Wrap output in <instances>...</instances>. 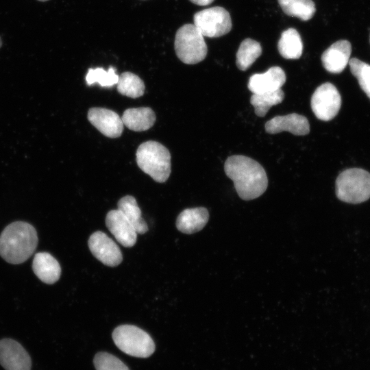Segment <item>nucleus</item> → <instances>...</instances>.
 <instances>
[{"label":"nucleus","mask_w":370,"mask_h":370,"mask_svg":"<svg viewBox=\"0 0 370 370\" xmlns=\"http://www.w3.org/2000/svg\"><path fill=\"white\" fill-rule=\"evenodd\" d=\"M106 224L116 240L123 247H131L135 245L137 232L119 210H112L108 212Z\"/></svg>","instance_id":"nucleus-12"},{"label":"nucleus","mask_w":370,"mask_h":370,"mask_svg":"<svg viewBox=\"0 0 370 370\" xmlns=\"http://www.w3.org/2000/svg\"><path fill=\"white\" fill-rule=\"evenodd\" d=\"M90 123L101 134L109 138L119 137L123 130V123L119 115L104 108H92L87 115Z\"/></svg>","instance_id":"nucleus-11"},{"label":"nucleus","mask_w":370,"mask_h":370,"mask_svg":"<svg viewBox=\"0 0 370 370\" xmlns=\"http://www.w3.org/2000/svg\"><path fill=\"white\" fill-rule=\"evenodd\" d=\"M119 77V76L112 66H110L108 71L102 68L89 69L86 76V81L89 86L97 83L102 87H111L117 84Z\"/></svg>","instance_id":"nucleus-25"},{"label":"nucleus","mask_w":370,"mask_h":370,"mask_svg":"<svg viewBox=\"0 0 370 370\" xmlns=\"http://www.w3.org/2000/svg\"><path fill=\"white\" fill-rule=\"evenodd\" d=\"M194 25L204 36L217 38L227 34L232 29L229 12L223 8L216 6L202 10L195 14Z\"/></svg>","instance_id":"nucleus-7"},{"label":"nucleus","mask_w":370,"mask_h":370,"mask_svg":"<svg viewBox=\"0 0 370 370\" xmlns=\"http://www.w3.org/2000/svg\"><path fill=\"white\" fill-rule=\"evenodd\" d=\"M2 46V41H1V37H0V47Z\"/></svg>","instance_id":"nucleus-29"},{"label":"nucleus","mask_w":370,"mask_h":370,"mask_svg":"<svg viewBox=\"0 0 370 370\" xmlns=\"http://www.w3.org/2000/svg\"><path fill=\"white\" fill-rule=\"evenodd\" d=\"M280 55L286 59H298L303 52V43L298 32L294 28L284 31L278 41Z\"/></svg>","instance_id":"nucleus-19"},{"label":"nucleus","mask_w":370,"mask_h":370,"mask_svg":"<svg viewBox=\"0 0 370 370\" xmlns=\"http://www.w3.org/2000/svg\"><path fill=\"white\" fill-rule=\"evenodd\" d=\"M208 219V211L205 208H187L178 215L176 227L182 233L193 234L203 229Z\"/></svg>","instance_id":"nucleus-17"},{"label":"nucleus","mask_w":370,"mask_h":370,"mask_svg":"<svg viewBox=\"0 0 370 370\" xmlns=\"http://www.w3.org/2000/svg\"><path fill=\"white\" fill-rule=\"evenodd\" d=\"M285 82L284 71L279 66H272L264 73L251 75L247 86L252 93H263L280 89Z\"/></svg>","instance_id":"nucleus-15"},{"label":"nucleus","mask_w":370,"mask_h":370,"mask_svg":"<svg viewBox=\"0 0 370 370\" xmlns=\"http://www.w3.org/2000/svg\"><path fill=\"white\" fill-rule=\"evenodd\" d=\"M351 53L352 46L349 41L338 40L323 53V66L330 73H341L349 64Z\"/></svg>","instance_id":"nucleus-14"},{"label":"nucleus","mask_w":370,"mask_h":370,"mask_svg":"<svg viewBox=\"0 0 370 370\" xmlns=\"http://www.w3.org/2000/svg\"><path fill=\"white\" fill-rule=\"evenodd\" d=\"M284 97V93L280 88L273 92L253 93L250 103L254 107L256 114L263 117L271 106L280 103Z\"/></svg>","instance_id":"nucleus-23"},{"label":"nucleus","mask_w":370,"mask_h":370,"mask_svg":"<svg viewBox=\"0 0 370 370\" xmlns=\"http://www.w3.org/2000/svg\"><path fill=\"white\" fill-rule=\"evenodd\" d=\"M88 243L92 254L103 264L116 267L122 262L123 256L119 246L103 232L92 234Z\"/></svg>","instance_id":"nucleus-9"},{"label":"nucleus","mask_w":370,"mask_h":370,"mask_svg":"<svg viewBox=\"0 0 370 370\" xmlns=\"http://www.w3.org/2000/svg\"><path fill=\"white\" fill-rule=\"evenodd\" d=\"M341 106V97L337 88L327 82L319 86L311 98V108L317 119L330 121L338 114Z\"/></svg>","instance_id":"nucleus-8"},{"label":"nucleus","mask_w":370,"mask_h":370,"mask_svg":"<svg viewBox=\"0 0 370 370\" xmlns=\"http://www.w3.org/2000/svg\"><path fill=\"white\" fill-rule=\"evenodd\" d=\"M123 123L128 129L135 132L145 131L151 128L155 121L156 115L149 107L128 108L121 117Z\"/></svg>","instance_id":"nucleus-18"},{"label":"nucleus","mask_w":370,"mask_h":370,"mask_svg":"<svg viewBox=\"0 0 370 370\" xmlns=\"http://www.w3.org/2000/svg\"><path fill=\"white\" fill-rule=\"evenodd\" d=\"M174 47L177 58L188 64L204 60L208 52L204 36L194 24H185L178 29Z\"/></svg>","instance_id":"nucleus-6"},{"label":"nucleus","mask_w":370,"mask_h":370,"mask_svg":"<svg viewBox=\"0 0 370 370\" xmlns=\"http://www.w3.org/2000/svg\"><path fill=\"white\" fill-rule=\"evenodd\" d=\"M224 170L243 200L260 197L267 188L268 179L264 168L251 158L241 155L230 156L225 162Z\"/></svg>","instance_id":"nucleus-1"},{"label":"nucleus","mask_w":370,"mask_h":370,"mask_svg":"<svg viewBox=\"0 0 370 370\" xmlns=\"http://www.w3.org/2000/svg\"><path fill=\"white\" fill-rule=\"evenodd\" d=\"M112 338L124 353L134 357L147 358L155 350V344L150 335L132 325H121L112 332Z\"/></svg>","instance_id":"nucleus-5"},{"label":"nucleus","mask_w":370,"mask_h":370,"mask_svg":"<svg viewBox=\"0 0 370 370\" xmlns=\"http://www.w3.org/2000/svg\"><path fill=\"white\" fill-rule=\"evenodd\" d=\"M136 156L138 167L156 182L167 180L171 173V154L163 145L153 140L143 143Z\"/></svg>","instance_id":"nucleus-3"},{"label":"nucleus","mask_w":370,"mask_h":370,"mask_svg":"<svg viewBox=\"0 0 370 370\" xmlns=\"http://www.w3.org/2000/svg\"><path fill=\"white\" fill-rule=\"evenodd\" d=\"M32 269L42 282L48 284L56 282L61 274V268L58 260L47 252H38L35 254Z\"/></svg>","instance_id":"nucleus-16"},{"label":"nucleus","mask_w":370,"mask_h":370,"mask_svg":"<svg viewBox=\"0 0 370 370\" xmlns=\"http://www.w3.org/2000/svg\"><path fill=\"white\" fill-rule=\"evenodd\" d=\"M349 65L352 75L370 99V65L357 58L350 59Z\"/></svg>","instance_id":"nucleus-26"},{"label":"nucleus","mask_w":370,"mask_h":370,"mask_svg":"<svg viewBox=\"0 0 370 370\" xmlns=\"http://www.w3.org/2000/svg\"><path fill=\"white\" fill-rule=\"evenodd\" d=\"M265 130L269 134H278L288 131L294 135H306L310 132L308 119L296 113L285 116H277L265 123Z\"/></svg>","instance_id":"nucleus-13"},{"label":"nucleus","mask_w":370,"mask_h":370,"mask_svg":"<svg viewBox=\"0 0 370 370\" xmlns=\"http://www.w3.org/2000/svg\"><path fill=\"white\" fill-rule=\"evenodd\" d=\"M38 241L36 230L31 224L13 222L0 234V256L9 263H23L33 254Z\"/></svg>","instance_id":"nucleus-2"},{"label":"nucleus","mask_w":370,"mask_h":370,"mask_svg":"<svg viewBox=\"0 0 370 370\" xmlns=\"http://www.w3.org/2000/svg\"><path fill=\"white\" fill-rule=\"evenodd\" d=\"M283 12L288 16L308 21L312 18L315 12V4L312 0H278Z\"/></svg>","instance_id":"nucleus-21"},{"label":"nucleus","mask_w":370,"mask_h":370,"mask_svg":"<svg viewBox=\"0 0 370 370\" xmlns=\"http://www.w3.org/2000/svg\"><path fill=\"white\" fill-rule=\"evenodd\" d=\"M93 362L96 370H130L121 360L106 352L97 353Z\"/></svg>","instance_id":"nucleus-27"},{"label":"nucleus","mask_w":370,"mask_h":370,"mask_svg":"<svg viewBox=\"0 0 370 370\" xmlns=\"http://www.w3.org/2000/svg\"><path fill=\"white\" fill-rule=\"evenodd\" d=\"M38 1H47L48 0H38Z\"/></svg>","instance_id":"nucleus-30"},{"label":"nucleus","mask_w":370,"mask_h":370,"mask_svg":"<svg viewBox=\"0 0 370 370\" xmlns=\"http://www.w3.org/2000/svg\"><path fill=\"white\" fill-rule=\"evenodd\" d=\"M119 210L134 227L137 234H145L148 230L147 223L141 216L136 200L131 195L123 197L118 201Z\"/></svg>","instance_id":"nucleus-20"},{"label":"nucleus","mask_w":370,"mask_h":370,"mask_svg":"<svg viewBox=\"0 0 370 370\" xmlns=\"http://www.w3.org/2000/svg\"><path fill=\"white\" fill-rule=\"evenodd\" d=\"M116 85L117 91L121 95L131 98L140 97L145 92L143 81L138 75L128 71L119 76Z\"/></svg>","instance_id":"nucleus-24"},{"label":"nucleus","mask_w":370,"mask_h":370,"mask_svg":"<svg viewBox=\"0 0 370 370\" xmlns=\"http://www.w3.org/2000/svg\"><path fill=\"white\" fill-rule=\"evenodd\" d=\"M190 1L197 5L205 6L212 3L214 0H190Z\"/></svg>","instance_id":"nucleus-28"},{"label":"nucleus","mask_w":370,"mask_h":370,"mask_svg":"<svg viewBox=\"0 0 370 370\" xmlns=\"http://www.w3.org/2000/svg\"><path fill=\"white\" fill-rule=\"evenodd\" d=\"M335 186L336 195L341 201L364 202L370 198V173L358 168L346 169L336 178Z\"/></svg>","instance_id":"nucleus-4"},{"label":"nucleus","mask_w":370,"mask_h":370,"mask_svg":"<svg viewBox=\"0 0 370 370\" xmlns=\"http://www.w3.org/2000/svg\"><path fill=\"white\" fill-rule=\"evenodd\" d=\"M0 364L5 370H31V358L16 341L3 338L0 341Z\"/></svg>","instance_id":"nucleus-10"},{"label":"nucleus","mask_w":370,"mask_h":370,"mask_svg":"<svg viewBox=\"0 0 370 370\" xmlns=\"http://www.w3.org/2000/svg\"><path fill=\"white\" fill-rule=\"evenodd\" d=\"M260 44L251 38L245 39L240 45L236 53V63L241 71L248 69L261 55Z\"/></svg>","instance_id":"nucleus-22"}]
</instances>
